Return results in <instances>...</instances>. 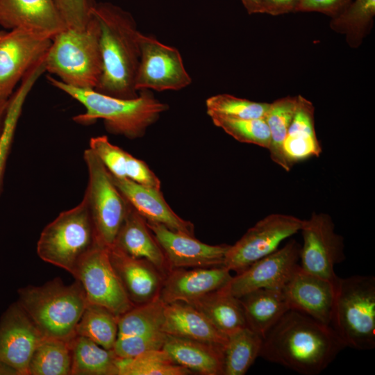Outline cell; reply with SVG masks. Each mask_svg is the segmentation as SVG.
<instances>
[{
  "instance_id": "6da1fadb",
  "label": "cell",
  "mask_w": 375,
  "mask_h": 375,
  "mask_svg": "<svg viewBox=\"0 0 375 375\" xmlns=\"http://www.w3.org/2000/svg\"><path fill=\"white\" fill-rule=\"evenodd\" d=\"M345 347L330 325L290 309L264 337L260 356L301 374L317 375Z\"/></svg>"
},
{
  "instance_id": "7a4b0ae2",
  "label": "cell",
  "mask_w": 375,
  "mask_h": 375,
  "mask_svg": "<svg viewBox=\"0 0 375 375\" xmlns=\"http://www.w3.org/2000/svg\"><path fill=\"white\" fill-rule=\"evenodd\" d=\"M90 13L100 29L103 72L101 93L123 99L138 96L135 82L140 58V33L128 12L108 2L96 3Z\"/></svg>"
},
{
  "instance_id": "3957f363",
  "label": "cell",
  "mask_w": 375,
  "mask_h": 375,
  "mask_svg": "<svg viewBox=\"0 0 375 375\" xmlns=\"http://www.w3.org/2000/svg\"><path fill=\"white\" fill-rule=\"evenodd\" d=\"M47 78L52 86L84 106L85 112L73 117L75 122L88 125L102 119L109 133L128 139L143 137L147 128L168 109V106L155 98L150 90H139L135 98L123 99L94 89L74 88L50 75Z\"/></svg>"
},
{
  "instance_id": "277c9868",
  "label": "cell",
  "mask_w": 375,
  "mask_h": 375,
  "mask_svg": "<svg viewBox=\"0 0 375 375\" xmlns=\"http://www.w3.org/2000/svg\"><path fill=\"white\" fill-rule=\"evenodd\" d=\"M99 38L98 22L91 13L84 28L59 32L45 55V72L66 85L94 90L103 72Z\"/></svg>"
},
{
  "instance_id": "5b68a950",
  "label": "cell",
  "mask_w": 375,
  "mask_h": 375,
  "mask_svg": "<svg viewBox=\"0 0 375 375\" xmlns=\"http://www.w3.org/2000/svg\"><path fill=\"white\" fill-rule=\"evenodd\" d=\"M17 303L45 338L70 340L88 304L81 283L65 285L59 278L18 290Z\"/></svg>"
},
{
  "instance_id": "8992f818",
  "label": "cell",
  "mask_w": 375,
  "mask_h": 375,
  "mask_svg": "<svg viewBox=\"0 0 375 375\" xmlns=\"http://www.w3.org/2000/svg\"><path fill=\"white\" fill-rule=\"evenodd\" d=\"M330 326L344 345L357 350L375 347V278H339Z\"/></svg>"
},
{
  "instance_id": "52a82bcc",
  "label": "cell",
  "mask_w": 375,
  "mask_h": 375,
  "mask_svg": "<svg viewBox=\"0 0 375 375\" xmlns=\"http://www.w3.org/2000/svg\"><path fill=\"white\" fill-rule=\"evenodd\" d=\"M97 244L88 202L83 197L77 206L60 212L44 227L37 243V253L44 262L73 274L81 259Z\"/></svg>"
},
{
  "instance_id": "ba28073f",
  "label": "cell",
  "mask_w": 375,
  "mask_h": 375,
  "mask_svg": "<svg viewBox=\"0 0 375 375\" xmlns=\"http://www.w3.org/2000/svg\"><path fill=\"white\" fill-rule=\"evenodd\" d=\"M88 172L84 194L99 244L110 248L125 218L128 202L112 181L110 174L91 149L83 153Z\"/></svg>"
},
{
  "instance_id": "9c48e42d",
  "label": "cell",
  "mask_w": 375,
  "mask_h": 375,
  "mask_svg": "<svg viewBox=\"0 0 375 375\" xmlns=\"http://www.w3.org/2000/svg\"><path fill=\"white\" fill-rule=\"evenodd\" d=\"M303 219L284 214H271L259 220L230 245L224 266L240 273L278 249L285 239L300 231Z\"/></svg>"
},
{
  "instance_id": "30bf717a",
  "label": "cell",
  "mask_w": 375,
  "mask_h": 375,
  "mask_svg": "<svg viewBox=\"0 0 375 375\" xmlns=\"http://www.w3.org/2000/svg\"><path fill=\"white\" fill-rule=\"evenodd\" d=\"M300 231L299 260L306 272L327 280L336 288L339 278L335 265L345 260L343 238L335 231L334 223L328 214L313 212L303 220Z\"/></svg>"
},
{
  "instance_id": "8fae6325",
  "label": "cell",
  "mask_w": 375,
  "mask_h": 375,
  "mask_svg": "<svg viewBox=\"0 0 375 375\" xmlns=\"http://www.w3.org/2000/svg\"><path fill=\"white\" fill-rule=\"evenodd\" d=\"M72 275L82 285L88 303L103 306L118 317L134 306L112 265L107 247L94 246L81 259Z\"/></svg>"
},
{
  "instance_id": "7c38bea8",
  "label": "cell",
  "mask_w": 375,
  "mask_h": 375,
  "mask_svg": "<svg viewBox=\"0 0 375 375\" xmlns=\"http://www.w3.org/2000/svg\"><path fill=\"white\" fill-rule=\"evenodd\" d=\"M140 58L135 88L158 92L179 90L192 83L178 50L155 37L140 36Z\"/></svg>"
},
{
  "instance_id": "4fadbf2b",
  "label": "cell",
  "mask_w": 375,
  "mask_h": 375,
  "mask_svg": "<svg viewBox=\"0 0 375 375\" xmlns=\"http://www.w3.org/2000/svg\"><path fill=\"white\" fill-rule=\"evenodd\" d=\"M52 38L14 28L0 39V101H8L17 83L47 53Z\"/></svg>"
},
{
  "instance_id": "5bb4252c",
  "label": "cell",
  "mask_w": 375,
  "mask_h": 375,
  "mask_svg": "<svg viewBox=\"0 0 375 375\" xmlns=\"http://www.w3.org/2000/svg\"><path fill=\"white\" fill-rule=\"evenodd\" d=\"M165 303L158 298L135 306L119 316L113 348L121 358H131L146 351L162 348L167 334L162 331Z\"/></svg>"
},
{
  "instance_id": "9a60e30c",
  "label": "cell",
  "mask_w": 375,
  "mask_h": 375,
  "mask_svg": "<svg viewBox=\"0 0 375 375\" xmlns=\"http://www.w3.org/2000/svg\"><path fill=\"white\" fill-rule=\"evenodd\" d=\"M300 249L296 240H290L282 248L232 276L225 288L237 298L258 289L283 290L299 265Z\"/></svg>"
},
{
  "instance_id": "2e32d148",
  "label": "cell",
  "mask_w": 375,
  "mask_h": 375,
  "mask_svg": "<svg viewBox=\"0 0 375 375\" xmlns=\"http://www.w3.org/2000/svg\"><path fill=\"white\" fill-rule=\"evenodd\" d=\"M147 224L162 249L170 270L224 266L229 244H208L194 235L172 230L162 224L149 222Z\"/></svg>"
},
{
  "instance_id": "e0dca14e",
  "label": "cell",
  "mask_w": 375,
  "mask_h": 375,
  "mask_svg": "<svg viewBox=\"0 0 375 375\" xmlns=\"http://www.w3.org/2000/svg\"><path fill=\"white\" fill-rule=\"evenodd\" d=\"M44 338L17 302L11 305L0 322V361L28 375L32 355Z\"/></svg>"
},
{
  "instance_id": "ac0fdd59",
  "label": "cell",
  "mask_w": 375,
  "mask_h": 375,
  "mask_svg": "<svg viewBox=\"0 0 375 375\" xmlns=\"http://www.w3.org/2000/svg\"><path fill=\"white\" fill-rule=\"evenodd\" d=\"M335 288L330 281L304 271L299 265L283 292L290 310L330 325Z\"/></svg>"
},
{
  "instance_id": "d6986e66",
  "label": "cell",
  "mask_w": 375,
  "mask_h": 375,
  "mask_svg": "<svg viewBox=\"0 0 375 375\" xmlns=\"http://www.w3.org/2000/svg\"><path fill=\"white\" fill-rule=\"evenodd\" d=\"M224 266L172 269L166 274L159 299L165 303L195 300L224 287L231 279Z\"/></svg>"
},
{
  "instance_id": "ffe728a7",
  "label": "cell",
  "mask_w": 375,
  "mask_h": 375,
  "mask_svg": "<svg viewBox=\"0 0 375 375\" xmlns=\"http://www.w3.org/2000/svg\"><path fill=\"white\" fill-rule=\"evenodd\" d=\"M108 249L112 265L134 306L159 298L165 274L147 260L131 257L113 247Z\"/></svg>"
},
{
  "instance_id": "44dd1931",
  "label": "cell",
  "mask_w": 375,
  "mask_h": 375,
  "mask_svg": "<svg viewBox=\"0 0 375 375\" xmlns=\"http://www.w3.org/2000/svg\"><path fill=\"white\" fill-rule=\"evenodd\" d=\"M0 24L25 28L51 38L67 28L54 0H0Z\"/></svg>"
},
{
  "instance_id": "7402d4cb",
  "label": "cell",
  "mask_w": 375,
  "mask_h": 375,
  "mask_svg": "<svg viewBox=\"0 0 375 375\" xmlns=\"http://www.w3.org/2000/svg\"><path fill=\"white\" fill-rule=\"evenodd\" d=\"M110 176L124 199L147 222L160 224L172 230L194 235L193 224L182 219L172 210L160 190L111 174Z\"/></svg>"
},
{
  "instance_id": "603a6c76",
  "label": "cell",
  "mask_w": 375,
  "mask_h": 375,
  "mask_svg": "<svg viewBox=\"0 0 375 375\" xmlns=\"http://www.w3.org/2000/svg\"><path fill=\"white\" fill-rule=\"evenodd\" d=\"M162 331L167 335L208 343L224 349L228 340L202 312L183 301L165 304Z\"/></svg>"
},
{
  "instance_id": "cb8c5ba5",
  "label": "cell",
  "mask_w": 375,
  "mask_h": 375,
  "mask_svg": "<svg viewBox=\"0 0 375 375\" xmlns=\"http://www.w3.org/2000/svg\"><path fill=\"white\" fill-rule=\"evenodd\" d=\"M112 247L131 257L147 260L165 275L170 270L146 219L128 203L125 218Z\"/></svg>"
},
{
  "instance_id": "d4e9b609",
  "label": "cell",
  "mask_w": 375,
  "mask_h": 375,
  "mask_svg": "<svg viewBox=\"0 0 375 375\" xmlns=\"http://www.w3.org/2000/svg\"><path fill=\"white\" fill-rule=\"evenodd\" d=\"M283 148L291 167L297 162L319 156L322 153L315 128V107L301 95L297 96L296 110Z\"/></svg>"
},
{
  "instance_id": "484cf974",
  "label": "cell",
  "mask_w": 375,
  "mask_h": 375,
  "mask_svg": "<svg viewBox=\"0 0 375 375\" xmlns=\"http://www.w3.org/2000/svg\"><path fill=\"white\" fill-rule=\"evenodd\" d=\"M162 349L175 362L192 373L224 375V349L221 347L167 334Z\"/></svg>"
},
{
  "instance_id": "4316f807",
  "label": "cell",
  "mask_w": 375,
  "mask_h": 375,
  "mask_svg": "<svg viewBox=\"0 0 375 375\" xmlns=\"http://www.w3.org/2000/svg\"><path fill=\"white\" fill-rule=\"evenodd\" d=\"M89 146L112 175L160 190V181L147 163L111 144L107 136L91 138Z\"/></svg>"
},
{
  "instance_id": "83f0119b",
  "label": "cell",
  "mask_w": 375,
  "mask_h": 375,
  "mask_svg": "<svg viewBox=\"0 0 375 375\" xmlns=\"http://www.w3.org/2000/svg\"><path fill=\"white\" fill-rule=\"evenodd\" d=\"M238 299L247 327L262 338L290 310L283 290L258 289Z\"/></svg>"
},
{
  "instance_id": "f1b7e54d",
  "label": "cell",
  "mask_w": 375,
  "mask_h": 375,
  "mask_svg": "<svg viewBox=\"0 0 375 375\" xmlns=\"http://www.w3.org/2000/svg\"><path fill=\"white\" fill-rule=\"evenodd\" d=\"M71 375H119L122 358L85 337L76 335L69 340Z\"/></svg>"
},
{
  "instance_id": "f546056e",
  "label": "cell",
  "mask_w": 375,
  "mask_h": 375,
  "mask_svg": "<svg viewBox=\"0 0 375 375\" xmlns=\"http://www.w3.org/2000/svg\"><path fill=\"white\" fill-rule=\"evenodd\" d=\"M189 304L202 312L216 328L226 336L247 327L239 299L230 294L225 286Z\"/></svg>"
},
{
  "instance_id": "4dcf8cb0",
  "label": "cell",
  "mask_w": 375,
  "mask_h": 375,
  "mask_svg": "<svg viewBox=\"0 0 375 375\" xmlns=\"http://www.w3.org/2000/svg\"><path fill=\"white\" fill-rule=\"evenodd\" d=\"M44 72H46L44 57L26 73L19 86L9 99L3 128L0 136V192L6 162L24 104L34 85Z\"/></svg>"
},
{
  "instance_id": "1f68e13d",
  "label": "cell",
  "mask_w": 375,
  "mask_h": 375,
  "mask_svg": "<svg viewBox=\"0 0 375 375\" xmlns=\"http://www.w3.org/2000/svg\"><path fill=\"white\" fill-rule=\"evenodd\" d=\"M375 16V0H352L338 15L332 17L331 28L345 36L351 48H358L369 34Z\"/></svg>"
},
{
  "instance_id": "d6a6232c",
  "label": "cell",
  "mask_w": 375,
  "mask_h": 375,
  "mask_svg": "<svg viewBox=\"0 0 375 375\" xmlns=\"http://www.w3.org/2000/svg\"><path fill=\"white\" fill-rule=\"evenodd\" d=\"M224 351V375H244L260 356L263 338L248 327L228 336Z\"/></svg>"
},
{
  "instance_id": "836d02e7",
  "label": "cell",
  "mask_w": 375,
  "mask_h": 375,
  "mask_svg": "<svg viewBox=\"0 0 375 375\" xmlns=\"http://www.w3.org/2000/svg\"><path fill=\"white\" fill-rule=\"evenodd\" d=\"M297 104V96H288L269 103L265 115L270 133L269 151L272 161L286 172L291 169L288 163L284 151L283 142L293 119Z\"/></svg>"
},
{
  "instance_id": "e575fe53",
  "label": "cell",
  "mask_w": 375,
  "mask_h": 375,
  "mask_svg": "<svg viewBox=\"0 0 375 375\" xmlns=\"http://www.w3.org/2000/svg\"><path fill=\"white\" fill-rule=\"evenodd\" d=\"M69 340L44 338L31 358L28 375H71Z\"/></svg>"
},
{
  "instance_id": "d590c367",
  "label": "cell",
  "mask_w": 375,
  "mask_h": 375,
  "mask_svg": "<svg viewBox=\"0 0 375 375\" xmlns=\"http://www.w3.org/2000/svg\"><path fill=\"white\" fill-rule=\"evenodd\" d=\"M119 317L107 308L88 303L76 326V335L89 338L101 347L113 350Z\"/></svg>"
},
{
  "instance_id": "8d00e7d4",
  "label": "cell",
  "mask_w": 375,
  "mask_h": 375,
  "mask_svg": "<svg viewBox=\"0 0 375 375\" xmlns=\"http://www.w3.org/2000/svg\"><path fill=\"white\" fill-rule=\"evenodd\" d=\"M192 372L178 365L162 349L122 358L119 375H187Z\"/></svg>"
},
{
  "instance_id": "74e56055",
  "label": "cell",
  "mask_w": 375,
  "mask_h": 375,
  "mask_svg": "<svg viewBox=\"0 0 375 375\" xmlns=\"http://www.w3.org/2000/svg\"><path fill=\"white\" fill-rule=\"evenodd\" d=\"M208 116L223 117L235 119L265 118L269 103L256 102L228 94H219L206 101Z\"/></svg>"
},
{
  "instance_id": "f35d334b",
  "label": "cell",
  "mask_w": 375,
  "mask_h": 375,
  "mask_svg": "<svg viewBox=\"0 0 375 375\" xmlns=\"http://www.w3.org/2000/svg\"><path fill=\"white\" fill-rule=\"evenodd\" d=\"M213 124L236 140L269 149L270 133L265 118L235 119L223 117H212Z\"/></svg>"
},
{
  "instance_id": "ab89813d",
  "label": "cell",
  "mask_w": 375,
  "mask_h": 375,
  "mask_svg": "<svg viewBox=\"0 0 375 375\" xmlns=\"http://www.w3.org/2000/svg\"><path fill=\"white\" fill-rule=\"evenodd\" d=\"M67 28H84L90 17L94 0H54Z\"/></svg>"
},
{
  "instance_id": "60d3db41",
  "label": "cell",
  "mask_w": 375,
  "mask_h": 375,
  "mask_svg": "<svg viewBox=\"0 0 375 375\" xmlns=\"http://www.w3.org/2000/svg\"><path fill=\"white\" fill-rule=\"evenodd\" d=\"M352 0H300L295 12H319L333 17Z\"/></svg>"
},
{
  "instance_id": "b9f144b4",
  "label": "cell",
  "mask_w": 375,
  "mask_h": 375,
  "mask_svg": "<svg viewBox=\"0 0 375 375\" xmlns=\"http://www.w3.org/2000/svg\"><path fill=\"white\" fill-rule=\"evenodd\" d=\"M300 0H261L262 13L279 15L295 12Z\"/></svg>"
},
{
  "instance_id": "7bdbcfd3",
  "label": "cell",
  "mask_w": 375,
  "mask_h": 375,
  "mask_svg": "<svg viewBox=\"0 0 375 375\" xmlns=\"http://www.w3.org/2000/svg\"><path fill=\"white\" fill-rule=\"evenodd\" d=\"M248 13H262L261 0H241Z\"/></svg>"
},
{
  "instance_id": "ee69618b",
  "label": "cell",
  "mask_w": 375,
  "mask_h": 375,
  "mask_svg": "<svg viewBox=\"0 0 375 375\" xmlns=\"http://www.w3.org/2000/svg\"><path fill=\"white\" fill-rule=\"evenodd\" d=\"M9 99L8 101H0V136L3 128Z\"/></svg>"
},
{
  "instance_id": "f6af8a7d",
  "label": "cell",
  "mask_w": 375,
  "mask_h": 375,
  "mask_svg": "<svg viewBox=\"0 0 375 375\" xmlns=\"http://www.w3.org/2000/svg\"><path fill=\"white\" fill-rule=\"evenodd\" d=\"M0 374L19 375L18 372L9 365L0 361Z\"/></svg>"
},
{
  "instance_id": "bcb514c9",
  "label": "cell",
  "mask_w": 375,
  "mask_h": 375,
  "mask_svg": "<svg viewBox=\"0 0 375 375\" xmlns=\"http://www.w3.org/2000/svg\"><path fill=\"white\" fill-rule=\"evenodd\" d=\"M6 33V31H0V39L4 35V34Z\"/></svg>"
}]
</instances>
